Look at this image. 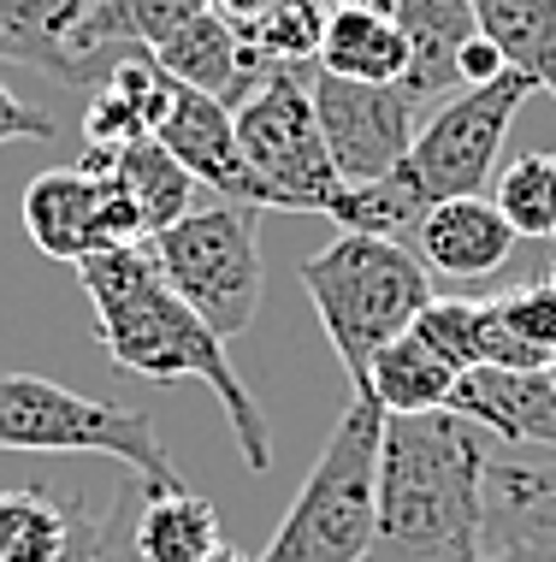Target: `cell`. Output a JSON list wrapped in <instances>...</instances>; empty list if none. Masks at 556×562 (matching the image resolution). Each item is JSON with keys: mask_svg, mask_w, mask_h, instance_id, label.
<instances>
[{"mask_svg": "<svg viewBox=\"0 0 556 562\" xmlns=\"http://www.w3.org/2000/svg\"><path fill=\"white\" fill-rule=\"evenodd\" d=\"M202 562H254V557H243V551H231V544H219V551H207Z\"/></svg>", "mask_w": 556, "mask_h": 562, "instance_id": "36", "label": "cell"}, {"mask_svg": "<svg viewBox=\"0 0 556 562\" xmlns=\"http://www.w3.org/2000/svg\"><path fill=\"white\" fill-rule=\"evenodd\" d=\"M95 0H0V59L54 83L95 89L118 59L95 42Z\"/></svg>", "mask_w": 556, "mask_h": 562, "instance_id": "10", "label": "cell"}, {"mask_svg": "<svg viewBox=\"0 0 556 562\" xmlns=\"http://www.w3.org/2000/svg\"><path fill=\"white\" fill-rule=\"evenodd\" d=\"M0 450L30 456H113L143 480V492L184 485L167 445L155 432V415L125 403L83 397L71 385H54L42 373H0Z\"/></svg>", "mask_w": 556, "mask_h": 562, "instance_id": "5", "label": "cell"}, {"mask_svg": "<svg viewBox=\"0 0 556 562\" xmlns=\"http://www.w3.org/2000/svg\"><path fill=\"white\" fill-rule=\"evenodd\" d=\"M450 415L474 420L479 432L515 438V445L556 450V368H479L456 373Z\"/></svg>", "mask_w": 556, "mask_h": 562, "instance_id": "13", "label": "cell"}, {"mask_svg": "<svg viewBox=\"0 0 556 562\" xmlns=\"http://www.w3.org/2000/svg\"><path fill=\"white\" fill-rule=\"evenodd\" d=\"M379 438L385 403L355 391L326 450L314 456L296 504L284 509L273 544L254 562H367L379 527Z\"/></svg>", "mask_w": 556, "mask_h": 562, "instance_id": "4", "label": "cell"}, {"mask_svg": "<svg viewBox=\"0 0 556 562\" xmlns=\"http://www.w3.org/2000/svg\"><path fill=\"white\" fill-rule=\"evenodd\" d=\"M131 539H137L143 562H202L219 551V509L190 485H167V492H143V509L131 515Z\"/></svg>", "mask_w": 556, "mask_h": 562, "instance_id": "20", "label": "cell"}, {"mask_svg": "<svg viewBox=\"0 0 556 562\" xmlns=\"http://www.w3.org/2000/svg\"><path fill=\"white\" fill-rule=\"evenodd\" d=\"M326 0H279L266 19L243 24V42L266 66H303V59H320V36H326Z\"/></svg>", "mask_w": 556, "mask_h": 562, "instance_id": "27", "label": "cell"}, {"mask_svg": "<svg viewBox=\"0 0 556 562\" xmlns=\"http://www.w3.org/2000/svg\"><path fill=\"white\" fill-rule=\"evenodd\" d=\"M479 361L491 368H556V279L479 296Z\"/></svg>", "mask_w": 556, "mask_h": 562, "instance_id": "18", "label": "cell"}, {"mask_svg": "<svg viewBox=\"0 0 556 562\" xmlns=\"http://www.w3.org/2000/svg\"><path fill=\"white\" fill-rule=\"evenodd\" d=\"M491 202L521 243H556V155H515L491 178Z\"/></svg>", "mask_w": 556, "mask_h": 562, "instance_id": "25", "label": "cell"}, {"mask_svg": "<svg viewBox=\"0 0 556 562\" xmlns=\"http://www.w3.org/2000/svg\"><path fill=\"white\" fill-rule=\"evenodd\" d=\"M491 521H509V533L533 527V533H556V462L551 468H491Z\"/></svg>", "mask_w": 556, "mask_h": 562, "instance_id": "28", "label": "cell"}, {"mask_svg": "<svg viewBox=\"0 0 556 562\" xmlns=\"http://www.w3.org/2000/svg\"><path fill=\"white\" fill-rule=\"evenodd\" d=\"M515 243H521L515 225L503 220V207L491 195H450V202L427 207V220L415 232V255L427 261V272H439L450 284H479L509 267Z\"/></svg>", "mask_w": 556, "mask_h": 562, "instance_id": "14", "label": "cell"}, {"mask_svg": "<svg viewBox=\"0 0 556 562\" xmlns=\"http://www.w3.org/2000/svg\"><path fill=\"white\" fill-rule=\"evenodd\" d=\"M95 527H101V521L83 509V521H78V533H71L66 557H54V562H89V557H95Z\"/></svg>", "mask_w": 556, "mask_h": 562, "instance_id": "35", "label": "cell"}, {"mask_svg": "<svg viewBox=\"0 0 556 562\" xmlns=\"http://www.w3.org/2000/svg\"><path fill=\"white\" fill-rule=\"evenodd\" d=\"M19 220L30 243H36L48 261H89L101 249H118L107 232V195H101V178L89 166H48L24 184Z\"/></svg>", "mask_w": 556, "mask_h": 562, "instance_id": "11", "label": "cell"}, {"mask_svg": "<svg viewBox=\"0 0 556 562\" xmlns=\"http://www.w3.org/2000/svg\"><path fill=\"white\" fill-rule=\"evenodd\" d=\"M89 562H143L137 551V539H131V504L118 497V504L101 515V527H95V557Z\"/></svg>", "mask_w": 556, "mask_h": 562, "instance_id": "30", "label": "cell"}, {"mask_svg": "<svg viewBox=\"0 0 556 562\" xmlns=\"http://www.w3.org/2000/svg\"><path fill=\"white\" fill-rule=\"evenodd\" d=\"M296 279H303L350 385H362L367 361L390 338H402L415 326V314L432 302V272L409 243L362 232H338V243H326L320 255H308L296 267Z\"/></svg>", "mask_w": 556, "mask_h": 562, "instance_id": "3", "label": "cell"}, {"mask_svg": "<svg viewBox=\"0 0 556 562\" xmlns=\"http://www.w3.org/2000/svg\"><path fill=\"white\" fill-rule=\"evenodd\" d=\"M95 155H101V166H107L118 184L131 190V202L143 207L148 237L167 232L172 220H184L190 214V195L202 190L190 178V166L178 160L160 136H143V143H131V148H95Z\"/></svg>", "mask_w": 556, "mask_h": 562, "instance_id": "21", "label": "cell"}, {"mask_svg": "<svg viewBox=\"0 0 556 562\" xmlns=\"http://www.w3.org/2000/svg\"><path fill=\"white\" fill-rule=\"evenodd\" d=\"M155 59L172 71L184 89H202V95H219L225 108H237V101H249L261 78L273 66H266L261 54L243 42V30L231 19H219L214 7H202L195 19H184L172 30L167 42L155 48Z\"/></svg>", "mask_w": 556, "mask_h": 562, "instance_id": "15", "label": "cell"}, {"mask_svg": "<svg viewBox=\"0 0 556 562\" xmlns=\"http://www.w3.org/2000/svg\"><path fill=\"white\" fill-rule=\"evenodd\" d=\"M427 195L415 190V178L402 172H385V178H367V184H343V195L332 202V220L338 232H362V237H390V243H415L420 220H427Z\"/></svg>", "mask_w": 556, "mask_h": 562, "instance_id": "24", "label": "cell"}, {"mask_svg": "<svg viewBox=\"0 0 556 562\" xmlns=\"http://www.w3.org/2000/svg\"><path fill=\"white\" fill-rule=\"evenodd\" d=\"M474 12L509 66L527 71L538 95L556 101V0H474Z\"/></svg>", "mask_w": 556, "mask_h": 562, "instance_id": "22", "label": "cell"}, {"mask_svg": "<svg viewBox=\"0 0 556 562\" xmlns=\"http://www.w3.org/2000/svg\"><path fill=\"white\" fill-rule=\"evenodd\" d=\"M207 0H95V42L107 48L113 59H125V54H137L148 48L155 54L160 42L172 36L184 19H195Z\"/></svg>", "mask_w": 556, "mask_h": 562, "instance_id": "26", "label": "cell"}, {"mask_svg": "<svg viewBox=\"0 0 556 562\" xmlns=\"http://www.w3.org/2000/svg\"><path fill=\"white\" fill-rule=\"evenodd\" d=\"M261 207L249 202H214V207H190L184 220H172L167 232L148 237L160 272L178 296L202 314L219 338H243L261 314V232H254Z\"/></svg>", "mask_w": 556, "mask_h": 562, "instance_id": "6", "label": "cell"}, {"mask_svg": "<svg viewBox=\"0 0 556 562\" xmlns=\"http://www.w3.org/2000/svg\"><path fill=\"white\" fill-rule=\"evenodd\" d=\"M78 279L89 291V308H95V338L118 368L155 379V385H178V379L207 385L219 397L225 420H231L243 462L254 474H266V468H273L266 415L254 408L249 385L237 379L231 356H225V338L167 284L155 249H148V243L101 249V255H89V261H78Z\"/></svg>", "mask_w": 556, "mask_h": 562, "instance_id": "1", "label": "cell"}, {"mask_svg": "<svg viewBox=\"0 0 556 562\" xmlns=\"http://www.w3.org/2000/svg\"><path fill=\"white\" fill-rule=\"evenodd\" d=\"M456 71H462V89H479V83H491V78H503L509 71V59H503V48L479 30V36L462 48V59H456Z\"/></svg>", "mask_w": 556, "mask_h": 562, "instance_id": "32", "label": "cell"}, {"mask_svg": "<svg viewBox=\"0 0 556 562\" xmlns=\"http://www.w3.org/2000/svg\"><path fill=\"white\" fill-rule=\"evenodd\" d=\"M538 83L527 71L509 66L503 78L462 89L450 95L439 113L420 125L402 172L415 178V190L427 202H450V195H486V184L498 178V155H503V136L515 125L521 101H533Z\"/></svg>", "mask_w": 556, "mask_h": 562, "instance_id": "8", "label": "cell"}, {"mask_svg": "<svg viewBox=\"0 0 556 562\" xmlns=\"http://www.w3.org/2000/svg\"><path fill=\"white\" fill-rule=\"evenodd\" d=\"M155 136L190 166V178L202 190L225 195V202L261 207V184H254V172L243 160V143H237V113L225 108L219 95H202V89L178 83V95H172V108H167Z\"/></svg>", "mask_w": 556, "mask_h": 562, "instance_id": "12", "label": "cell"}, {"mask_svg": "<svg viewBox=\"0 0 556 562\" xmlns=\"http://www.w3.org/2000/svg\"><path fill=\"white\" fill-rule=\"evenodd\" d=\"M207 7H214L219 19H231L237 30H243V24H254V19H266V12L279 7V0H207Z\"/></svg>", "mask_w": 556, "mask_h": 562, "instance_id": "34", "label": "cell"}, {"mask_svg": "<svg viewBox=\"0 0 556 562\" xmlns=\"http://www.w3.org/2000/svg\"><path fill=\"white\" fill-rule=\"evenodd\" d=\"M479 427L450 408L385 415L379 527L367 562H479L491 544V492Z\"/></svg>", "mask_w": 556, "mask_h": 562, "instance_id": "2", "label": "cell"}, {"mask_svg": "<svg viewBox=\"0 0 556 562\" xmlns=\"http://www.w3.org/2000/svg\"><path fill=\"white\" fill-rule=\"evenodd\" d=\"M78 521H83V504H59V497L36 492V485L0 492V562H54V557H66Z\"/></svg>", "mask_w": 556, "mask_h": 562, "instance_id": "23", "label": "cell"}, {"mask_svg": "<svg viewBox=\"0 0 556 562\" xmlns=\"http://www.w3.org/2000/svg\"><path fill=\"white\" fill-rule=\"evenodd\" d=\"M320 71L355 83H402L409 78V36L385 0H338L326 12L320 36Z\"/></svg>", "mask_w": 556, "mask_h": 562, "instance_id": "17", "label": "cell"}, {"mask_svg": "<svg viewBox=\"0 0 556 562\" xmlns=\"http://www.w3.org/2000/svg\"><path fill=\"white\" fill-rule=\"evenodd\" d=\"M479 562H556V533L521 527V533H503V544H486Z\"/></svg>", "mask_w": 556, "mask_h": 562, "instance_id": "33", "label": "cell"}, {"mask_svg": "<svg viewBox=\"0 0 556 562\" xmlns=\"http://www.w3.org/2000/svg\"><path fill=\"white\" fill-rule=\"evenodd\" d=\"M24 136H36V143H42V136H54V119L36 113L30 101H19L7 83H0V143H24Z\"/></svg>", "mask_w": 556, "mask_h": 562, "instance_id": "31", "label": "cell"}, {"mask_svg": "<svg viewBox=\"0 0 556 562\" xmlns=\"http://www.w3.org/2000/svg\"><path fill=\"white\" fill-rule=\"evenodd\" d=\"M415 331L427 338L456 373L479 368V302L474 296H432L415 314Z\"/></svg>", "mask_w": 556, "mask_h": 562, "instance_id": "29", "label": "cell"}, {"mask_svg": "<svg viewBox=\"0 0 556 562\" xmlns=\"http://www.w3.org/2000/svg\"><path fill=\"white\" fill-rule=\"evenodd\" d=\"M385 7L397 12L402 36H409V78H402V89L420 108L439 95H456V83H462L456 59L479 36L474 0H385Z\"/></svg>", "mask_w": 556, "mask_h": 562, "instance_id": "16", "label": "cell"}, {"mask_svg": "<svg viewBox=\"0 0 556 562\" xmlns=\"http://www.w3.org/2000/svg\"><path fill=\"white\" fill-rule=\"evenodd\" d=\"M237 143L261 184V207L284 214H332L343 195V178L332 166V148L314 119V95L296 66H273L249 101H237Z\"/></svg>", "mask_w": 556, "mask_h": 562, "instance_id": "7", "label": "cell"}, {"mask_svg": "<svg viewBox=\"0 0 556 562\" xmlns=\"http://www.w3.org/2000/svg\"><path fill=\"white\" fill-rule=\"evenodd\" d=\"M355 391H373V397L385 403V415H427V408H450L456 368L409 326L402 338H390L379 356L367 361V379Z\"/></svg>", "mask_w": 556, "mask_h": 562, "instance_id": "19", "label": "cell"}, {"mask_svg": "<svg viewBox=\"0 0 556 562\" xmlns=\"http://www.w3.org/2000/svg\"><path fill=\"white\" fill-rule=\"evenodd\" d=\"M308 95L343 184H367L409 160L420 136V101L402 83H355L338 71H314Z\"/></svg>", "mask_w": 556, "mask_h": 562, "instance_id": "9", "label": "cell"}]
</instances>
